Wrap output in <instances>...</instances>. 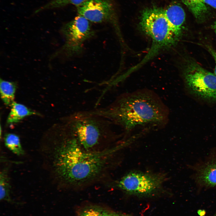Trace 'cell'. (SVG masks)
Masks as SVG:
<instances>
[{"mask_svg":"<svg viewBox=\"0 0 216 216\" xmlns=\"http://www.w3.org/2000/svg\"><path fill=\"white\" fill-rule=\"evenodd\" d=\"M165 16L178 40L182 36L185 20V14L182 6L174 3L164 9Z\"/></svg>","mask_w":216,"mask_h":216,"instance_id":"cell-10","label":"cell"},{"mask_svg":"<svg viewBox=\"0 0 216 216\" xmlns=\"http://www.w3.org/2000/svg\"><path fill=\"white\" fill-rule=\"evenodd\" d=\"M79 216H130L98 207H90L84 209Z\"/></svg>","mask_w":216,"mask_h":216,"instance_id":"cell-14","label":"cell"},{"mask_svg":"<svg viewBox=\"0 0 216 216\" xmlns=\"http://www.w3.org/2000/svg\"><path fill=\"white\" fill-rule=\"evenodd\" d=\"M140 24L142 30L152 39L148 53L135 68L137 69L160 50L173 46L178 40L166 19L164 9L156 7L146 8L142 12Z\"/></svg>","mask_w":216,"mask_h":216,"instance_id":"cell-4","label":"cell"},{"mask_svg":"<svg viewBox=\"0 0 216 216\" xmlns=\"http://www.w3.org/2000/svg\"><path fill=\"white\" fill-rule=\"evenodd\" d=\"M212 28L213 29L215 33L216 36V22L214 23L212 26Z\"/></svg>","mask_w":216,"mask_h":216,"instance_id":"cell-20","label":"cell"},{"mask_svg":"<svg viewBox=\"0 0 216 216\" xmlns=\"http://www.w3.org/2000/svg\"><path fill=\"white\" fill-rule=\"evenodd\" d=\"M123 147L118 144L100 151H88L69 128H64L60 140L51 150L55 177L61 186L68 188L104 184L111 179L110 176L116 165V155Z\"/></svg>","mask_w":216,"mask_h":216,"instance_id":"cell-1","label":"cell"},{"mask_svg":"<svg viewBox=\"0 0 216 216\" xmlns=\"http://www.w3.org/2000/svg\"><path fill=\"white\" fill-rule=\"evenodd\" d=\"M194 179L204 187H216V158H210L196 168Z\"/></svg>","mask_w":216,"mask_h":216,"instance_id":"cell-9","label":"cell"},{"mask_svg":"<svg viewBox=\"0 0 216 216\" xmlns=\"http://www.w3.org/2000/svg\"><path fill=\"white\" fill-rule=\"evenodd\" d=\"M207 48L208 50V51L211 54L215 61V67L214 74L216 76V51L212 48L209 46H208Z\"/></svg>","mask_w":216,"mask_h":216,"instance_id":"cell-18","label":"cell"},{"mask_svg":"<svg viewBox=\"0 0 216 216\" xmlns=\"http://www.w3.org/2000/svg\"><path fill=\"white\" fill-rule=\"evenodd\" d=\"M183 75L185 86L193 94L205 100L216 102V76L191 58L186 60Z\"/></svg>","mask_w":216,"mask_h":216,"instance_id":"cell-5","label":"cell"},{"mask_svg":"<svg viewBox=\"0 0 216 216\" xmlns=\"http://www.w3.org/2000/svg\"><path fill=\"white\" fill-rule=\"evenodd\" d=\"M7 119V123L10 124L19 122L26 116L38 113L25 105L14 102Z\"/></svg>","mask_w":216,"mask_h":216,"instance_id":"cell-12","label":"cell"},{"mask_svg":"<svg viewBox=\"0 0 216 216\" xmlns=\"http://www.w3.org/2000/svg\"><path fill=\"white\" fill-rule=\"evenodd\" d=\"M203 1L205 4L216 9V0H203Z\"/></svg>","mask_w":216,"mask_h":216,"instance_id":"cell-19","label":"cell"},{"mask_svg":"<svg viewBox=\"0 0 216 216\" xmlns=\"http://www.w3.org/2000/svg\"><path fill=\"white\" fill-rule=\"evenodd\" d=\"M77 8L79 14L89 21L94 23H111L120 40L122 39L113 5L110 0H88Z\"/></svg>","mask_w":216,"mask_h":216,"instance_id":"cell-8","label":"cell"},{"mask_svg":"<svg viewBox=\"0 0 216 216\" xmlns=\"http://www.w3.org/2000/svg\"><path fill=\"white\" fill-rule=\"evenodd\" d=\"M10 186L7 169H3L0 174V200L12 202L10 196Z\"/></svg>","mask_w":216,"mask_h":216,"instance_id":"cell-15","label":"cell"},{"mask_svg":"<svg viewBox=\"0 0 216 216\" xmlns=\"http://www.w3.org/2000/svg\"><path fill=\"white\" fill-rule=\"evenodd\" d=\"M88 0H52L46 5L42 7L36 11L39 12L45 9L60 7L65 5L71 4L78 7Z\"/></svg>","mask_w":216,"mask_h":216,"instance_id":"cell-17","label":"cell"},{"mask_svg":"<svg viewBox=\"0 0 216 216\" xmlns=\"http://www.w3.org/2000/svg\"><path fill=\"white\" fill-rule=\"evenodd\" d=\"M191 12L198 22H202L206 20L208 9L203 0H181Z\"/></svg>","mask_w":216,"mask_h":216,"instance_id":"cell-11","label":"cell"},{"mask_svg":"<svg viewBox=\"0 0 216 216\" xmlns=\"http://www.w3.org/2000/svg\"><path fill=\"white\" fill-rule=\"evenodd\" d=\"M165 178L161 173L132 171L118 179H112L104 185L130 194L148 196L161 189Z\"/></svg>","mask_w":216,"mask_h":216,"instance_id":"cell-6","label":"cell"},{"mask_svg":"<svg viewBox=\"0 0 216 216\" xmlns=\"http://www.w3.org/2000/svg\"><path fill=\"white\" fill-rule=\"evenodd\" d=\"M62 32L65 38V43L54 53L52 58L60 55L71 57L80 54L83 50L84 43L94 34L89 21L80 14L66 24Z\"/></svg>","mask_w":216,"mask_h":216,"instance_id":"cell-7","label":"cell"},{"mask_svg":"<svg viewBox=\"0 0 216 216\" xmlns=\"http://www.w3.org/2000/svg\"><path fill=\"white\" fill-rule=\"evenodd\" d=\"M5 146L14 154L19 156L24 154V151L18 136L13 134H6L4 138Z\"/></svg>","mask_w":216,"mask_h":216,"instance_id":"cell-16","label":"cell"},{"mask_svg":"<svg viewBox=\"0 0 216 216\" xmlns=\"http://www.w3.org/2000/svg\"><path fill=\"white\" fill-rule=\"evenodd\" d=\"M16 89V85L14 82L0 79L1 97L5 105L11 106L14 102V100Z\"/></svg>","mask_w":216,"mask_h":216,"instance_id":"cell-13","label":"cell"},{"mask_svg":"<svg viewBox=\"0 0 216 216\" xmlns=\"http://www.w3.org/2000/svg\"><path fill=\"white\" fill-rule=\"evenodd\" d=\"M112 124L91 111L74 112L68 118L65 124L83 148L96 152L116 145L113 144L116 137Z\"/></svg>","mask_w":216,"mask_h":216,"instance_id":"cell-3","label":"cell"},{"mask_svg":"<svg viewBox=\"0 0 216 216\" xmlns=\"http://www.w3.org/2000/svg\"><path fill=\"white\" fill-rule=\"evenodd\" d=\"M93 111L127 132L139 126L163 127L168 122L169 114L158 95L144 89L123 94L110 105Z\"/></svg>","mask_w":216,"mask_h":216,"instance_id":"cell-2","label":"cell"}]
</instances>
